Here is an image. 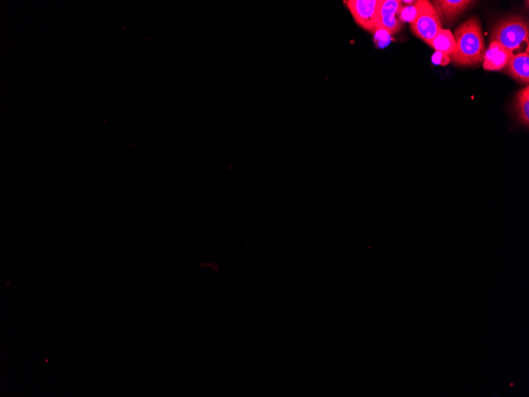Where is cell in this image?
<instances>
[{
	"label": "cell",
	"instance_id": "obj_1",
	"mask_svg": "<svg viewBox=\"0 0 529 397\" xmlns=\"http://www.w3.org/2000/svg\"><path fill=\"white\" fill-rule=\"evenodd\" d=\"M455 48L449 56L451 62L459 66H477L483 61L485 48L481 24L472 17L462 24L454 35Z\"/></svg>",
	"mask_w": 529,
	"mask_h": 397
},
{
	"label": "cell",
	"instance_id": "obj_2",
	"mask_svg": "<svg viewBox=\"0 0 529 397\" xmlns=\"http://www.w3.org/2000/svg\"><path fill=\"white\" fill-rule=\"evenodd\" d=\"M490 42H497L512 55L521 50L525 44L528 46L529 27L528 20L520 15H510L498 21L490 35Z\"/></svg>",
	"mask_w": 529,
	"mask_h": 397
},
{
	"label": "cell",
	"instance_id": "obj_3",
	"mask_svg": "<svg viewBox=\"0 0 529 397\" xmlns=\"http://www.w3.org/2000/svg\"><path fill=\"white\" fill-rule=\"evenodd\" d=\"M441 29L443 21L432 3L427 0H418V14L411 24L413 34L429 46L431 41Z\"/></svg>",
	"mask_w": 529,
	"mask_h": 397
},
{
	"label": "cell",
	"instance_id": "obj_4",
	"mask_svg": "<svg viewBox=\"0 0 529 397\" xmlns=\"http://www.w3.org/2000/svg\"><path fill=\"white\" fill-rule=\"evenodd\" d=\"M380 0H347L345 1L356 24L362 29L373 33L378 26V14Z\"/></svg>",
	"mask_w": 529,
	"mask_h": 397
},
{
	"label": "cell",
	"instance_id": "obj_5",
	"mask_svg": "<svg viewBox=\"0 0 529 397\" xmlns=\"http://www.w3.org/2000/svg\"><path fill=\"white\" fill-rule=\"evenodd\" d=\"M401 8L400 0H380L378 14V28L388 31L391 35L397 34L402 28V23L396 17Z\"/></svg>",
	"mask_w": 529,
	"mask_h": 397
},
{
	"label": "cell",
	"instance_id": "obj_6",
	"mask_svg": "<svg viewBox=\"0 0 529 397\" xmlns=\"http://www.w3.org/2000/svg\"><path fill=\"white\" fill-rule=\"evenodd\" d=\"M476 3L472 0H436L432 4L441 21L448 24L456 20Z\"/></svg>",
	"mask_w": 529,
	"mask_h": 397
},
{
	"label": "cell",
	"instance_id": "obj_7",
	"mask_svg": "<svg viewBox=\"0 0 529 397\" xmlns=\"http://www.w3.org/2000/svg\"><path fill=\"white\" fill-rule=\"evenodd\" d=\"M512 54L497 42H490L484 54L483 68L487 71H500L508 64Z\"/></svg>",
	"mask_w": 529,
	"mask_h": 397
},
{
	"label": "cell",
	"instance_id": "obj_8",
	"mask_svg": "<svg viewBox=\"0 0 529 397\" xmlns=\"http://www.w3.org/2000/svg\"><path fill=\"white\" fill-rule=\"evenodd\" d=\"M507 74L517 82L528 85L529 83V50L514 54L510 57L506 65Z\"/></svg>",
	"mask_w": 529,
	"mask_h": 397
},
{
	"label": "cell",
	"instance_id": "obj_9",
	"mask_svg": "<svg viewBox=\"0 0 529 397\" xmlns=\"http://www.w3.org/2000/svg\"><path fill=\"white\" fill-rule=\"evenodd\" d=\"M512 116L520 126L528 129L529 126V86L518 91L514 102Z\"/></svg>",
	"mask_w": 529,
	"mask_h": 397
},
{
	"label": "cell",
	"instance_id": "obj_10",
	"mask_svg": "<svg viewBox=\"0 0 529 397\" xmlns=\"http://www.w3.org/2000/svg\"><path fill=\"white\" fill-rule=\"evenodd\" d=\"M429 46L434 48L436 52H440L450 56L455 48L454 35L449 30L441 29L431 41Z\"/></svg>",
	"mask_w": 529,
	"mask_h": 397
},
{
	"label": "cell",
	"instance_id": "obj_11",
	"mask_svg": "<svg viewBox=\"0 0 529 397\" xmlns=\"http://www.w3.org/2000/svg\"><path fill=\"white\" fill-rule=\"evenodd\" d=\"M418 10V0L417 1H413L411 3L406 5L400 9L399 17L401 23H410L411 24L414 19L416 18Z\"/></svg>",
	"mask_w": 529,
	"mask_h": 397
},
{
	"label": "cell",
	"instance_id": "obj_12",
	"mask_svg": "<svg viewBox=\"0 0 529 397\" xmlns=\"http://www.w3.org/2000/svg\"><path fill=\"white\" fill-rule=\"evenodd\" d=\"M374 41L378 48H384L391 41V36L388 31L378 28L373 33Z\"/></svg>",
	"mask_w": 529,
	"mask_h": 397
},
{
	"label": "cell",
	"instance_id": "obj_13",
	"mask_svg": "<svg viewBox=\"0 0 529 397\" xmlns=\"http://www.w3.org/2000/svg\"><path fill=\"white\" fill-rule=\"evenodd\" d=\"M432 62L440 66H447L451 62V59L449 56L443 53L435 52L432 57Z\"/></svg>",
	"mask_w": 529,
	"mask_h": 397
}]
</instances>
